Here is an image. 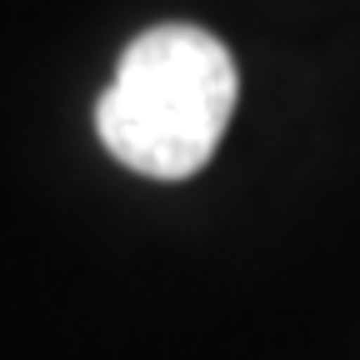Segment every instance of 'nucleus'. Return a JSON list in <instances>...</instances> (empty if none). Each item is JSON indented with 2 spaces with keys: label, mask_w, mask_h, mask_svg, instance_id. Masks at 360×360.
I'll use <instances>...</instances> for the list:
<instances>
[{
  "label": "nucleus",
  "mask_w": 360,
  "mask_h": 360,
  "mask_svg": "<svg viewBox=\"0 0 360 360\" xmlns=\"http://www.w3.org/2000/svg\"><path fill=\"white\" fill-rule=\"evenodd\" d=\"M236 60L200 25L141 30L96 101L101 146L135 175L186 180L205 170L236 115Z\"/></svg>",
  "instance_id": "nucleus-1"
}]
</instances>
